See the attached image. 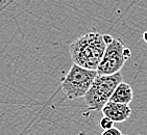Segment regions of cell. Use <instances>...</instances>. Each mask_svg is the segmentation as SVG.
I'll use <instances>...</instances> for the list:
<instances>
[{"mask_svg":"<svg viewBox=\"0 0 147 135\" xmlns=\"http://www.w3.org/2000/svg\"><path fill=\"white\" fill-rule=\"evenodd\" d=\"M113 39L110 34L92 31L74 39L69 46L73 63L90 70H97L103 58L107 46Z\"/></svg>","mask_w":147,"mask_h":135,"instance_id":"1","label":"cell"},{"mask_svg":"<svg viewBox=\"0 0 147 135\" xmlns=\"http://www.w3.org/2000/svg\"><path fill=\"white\" fill-rule=\"evenodd\" d=\"M122 79L120 72L113 75L98 74L88 93L84 97L88 109L92 111L102 110L105 105L111 100L116 87L122 82Z\"/></svg>","mask_w":147,"mask_h":135,"instance_id":"2","label":"cell"},{"mask_svg":"<svg viewBox=\"0 0 147 135\" xmlns=\"http://www.w3.org/2000/svg\"><path fill=\"white\" fill-rule=\"evenodd\" d=\"M97 75V70H90L73 63L62 82L63 93L70 100L84 98Z\"/></svg>","mask_w":147,"mask_h":135,"instance_id":"3","label":"cell"},{"mask_svg":"<svg viewBox=\"0 0 147 135\" xmlns=\"http://www.w3.org/2000/svg\"><path fill=\"white\" fill-rule=\"evenodd\" d=\"M124 49L125 45L121 39H113L107 46L103 58L97 69L98 74L113 75L119 73L127 60L124 55Z\"/></svg>","mask_w":147,"mask_h":135,"instance_id":"4","label":"cell"},{"mask_svg":"<svg viewBox=\"0 0 147 135\" xmlns=\"http://www.w3.org/2000/svg\"><path fill=\"white\" fill-rule=\"evenodd\" d=\"M131 112L133 110L128 104L118 103V102H114L111 100L102 108L103 116H109L115 123H123L127 121L129 116H131Z\"/></svg>","mask_w":147,"mask_h":135,"instance_id":"5","label":"cell"},{"mask_svg":"<svg viewBox=\"0 0 147 135\" xmlns=\"http://www.w3.org/2000/svg\"><path fill=\"white\" fill-rule=\"evenodd\" d=\"M134 99V90L131 85L122 81L114 92L113 96L111 97V101L123 103V104H130Z\"/></svg>","mask_w":147,"mask_h":135,"instance_id":"6","label":"cell"},{"mask_svg":"<svg viewBox=\"0 0 147 135\" xmlns=\"http://www.w3.org/2000/svg\"><path fill=\"white\" fill-rule=\"evenodd\" d=\"M114 123H115V122H114L112 118H110L109 116H103V118L99 120L98 125H99V127H100L101 129L108 130V129H111V128H113Z\"/></svg>","mask_w":147,"mask_h":135,"instance_id":"7","label":"cell"},{"mask_svg":"<svg viewBox=\"0 0 147 135\" xmlns=\"http://www.w3.org/2000/svg\"><path fill=\"white\" fill-rule=\"evenodd\" d=\"M100 135H123V134H122V132L119 129L113 127V128H111V129L103 130V132Z\"/></svg>","mask_w":147,"mask_h":135,"instance_id":"8","label":"cell"},{"mask_svg":"<svg viewBox=\"0 0 147 135\" xmlns=\"http://www.w3.org/2000/svg\"><path fill=\"white\" fill-rule=\"evenodd\" d=\"M143 39H144V42L147 43V30L143 33Z\"/></svg>","mask_w":147,"mask_h":135,"instance_id":"9","label":"cell"}]
</instances>
